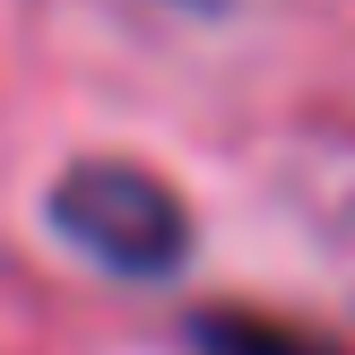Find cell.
<instances>
[{"label": "cell", "instance_id": "obj_1", "mask_svg": "<svg viewBox=\"0 0 355 355\" xmlns=\"http://www.w3.org/2000/svg\"><path fill=\"white\" fill-rule=\"evenodd\" d=\"M52 234L113 277H173L191 260V208L130 156H78L44 200Z\"/></svg>", "mask_w": 355, "mask_h": 355}, {"label": "cell", "instance_id": "obj_2", "mask_svg": "<svg viewBox=\"0 0 355 355\" xmlns=\"http://www.w3.org/2000/svg\"><path fill=\"white\" fill-rule=\"evenodd\" d=\"M182 347L191 355H347L329 329H304V321H277V312H252V304H208L182 321Z\"/></svg>", "mask_w": 355, "mask_h": 355}]
</instances>
